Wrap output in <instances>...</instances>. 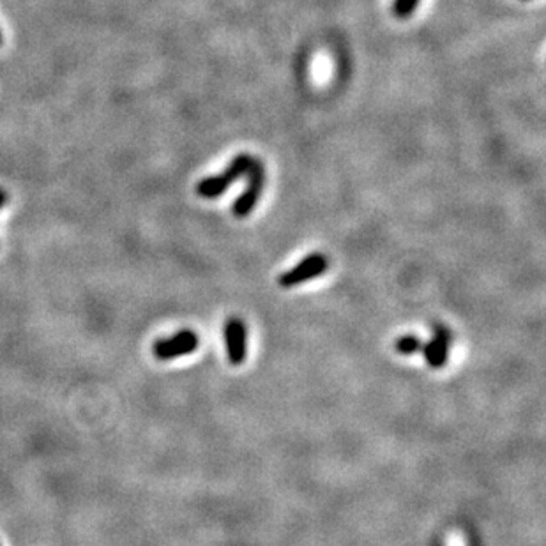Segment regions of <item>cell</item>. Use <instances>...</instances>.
Wrapping results in <instances>:
<instances>
[{
	"label": "cell",
	"instance_id": "cell-1",
	"mask_svg": "<svg viewBox=\"0 0 546 546\" xmlns=\"http://www.w3.org/2000/svg\"><path fill=\"white\" fill-rule=\"evenodd\" d=\"M249 163H251V156L249 154H239L230 161V165L226 167V170L220 175H210V177L201 179L197 184V193L201 198H217L225 193L233 182L239 181L240 177H245L248 172Z\"/></svg>",
	"mask_w": 546,
	"mask_h": 546
},
{
	"label": "cell",
	"instance_id": "cell-2",
	"mask_svg": "<svg viewBox=\"0 0 546 546\" xmlns=\"http://www.w3.org/2000/svg\"><path fill=\"white\" fill-rule=\"evenodd\" d=\"M246 175H248V186L232 206V213L235 217H246L253 213L265 184V168L256 158H251Z\"/></svg>",
	"mask_w": 546,
	"mask_h": 546
},
{
	"label": "cell",
	"instance_id": "cell-3",
	"mask_svg": "<svg viewBox=\"0 0 546 546\" xmlns=\"http://www.w3.org/2000/svg\"><path fill=\"white\" fill-rule=\"evenodd\" d=\"M329 267V260L322 253H313V255L302 258L295 267L287 271L285 274L279 276V285L283 288H292L302 285V283L311 281L317 276H322Z\"/></svg>",
	"mask_w": 546,
	"mask_h": 546
},
{
	"label": "cell",
	"instance_id": "cell-4",
	"mask_svg": "<svg viewBox=\"0 0 546 546\" xmlns=\"http://www.w3.org/2000/svg\"><path fill=\"white\" fill-rule=\"evenodd\" d=\"M200 345L198 334L193 331H179L174 336L167 338V340L156 341L154 345V356L161 361H170L177 359V357L188 356L193 354L195 350Z\"/></svg>",
	"mask_w": 546,
	"mask_h": 546
},
{
	"label": "cell",
	"instance_id": "cell-5",
	"mask_svg": "<svg viewBox=\"0 0 546 546\" xmlns=\"http://www.w3.org/2000/svg\"><path fill=\"white\" fill-rule=\"evenodd\" d=\"M225 345L232 366H240L248 354V331L239 317L229 318L225 326Z\"/></svg>",
	"mask_w": 546,
	"mask_h": 546
},
{
	"label": "cell",
	"instance_id": "cell-6",
	"mask_svg": "<svg viewBox=\"0 0 546 546\" xmlns=\"http://www.w3.org/2000/svg\"><path fill=\"white\" fill-rule=\"evenodd\" d=\"M451 350V331L444 326L433 327V336L427 345H422V354L427 359L428 366L433 370L442 368L449 359Z\"/></svg>",
	"mask_w": 546,
	"mask_h": 546
},
{
	"label": "cell",
	"instance_id": "cell-7",
	"mask_svg": "<svg viewBox=\"0 0 546 546\" xmlns=\"http://www.w3.org/2000/svg\"><path fill=\"white\" fill-rule=\"evenodd\" d=\"M395 347L396 352L402 354V356H412V354L421 352L422 341L417 336H414V334H407V336L399 338Z\"/></svg>",
	"mask_w": 546,
	"mask_h": 546
},
{
	"label": "cell",
	"instance_id": "cell-8",
	"mask_svg": "<svg viewBox=\"0 0 546 546\" xmlns=\"http://www.w3.org/2000/svg\"><path fill=\"white\" fill-rule=\"evenodd\" d=\"M419 0H395V6H392V11L398 18H408L412 13L415 11L417 8Z\"/></svg>",
	"mask_w": 546,
	"mask_h": 546
},
{
	"label": "cell",
	"instance_id": "cell-9",
	"mask_svg": "<svg viewBox=\"0 0 546 546\" xmlns=\"http://www.w3.org/2000/svg\"><path fill=\"white\" fill-rule=\"evenodd\" d=\"M4 204H6V191L0 190V207L4 206Z\"/></svg>",
	"mask_w": 546,
	"mask_h": 546
},
{
	"label": "cell",
	"instance_id": "cell-10",
	"mask_svg": "<svg viewBox=\"0 0 546 546\" xmlns=\"http://www.w3.org/2000/svg\"><path fill=\"white\" fill-rule=\"evenodd\" d=\"M0 44H2V32H0Z\"/></svg>",
	"mask_w": 546,
	"mask_h": 546
}]
</instances>
